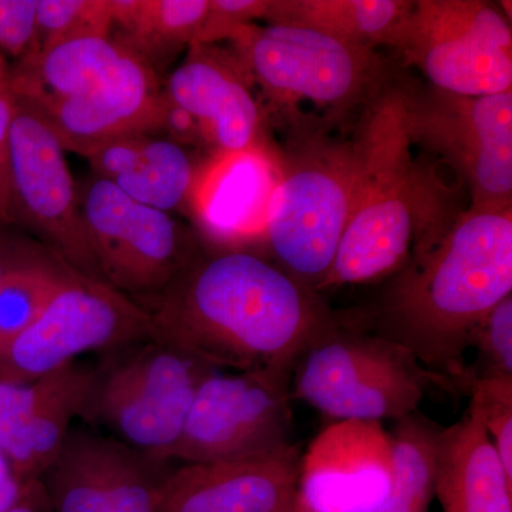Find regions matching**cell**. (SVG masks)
I'll return each instance as SVG.
<instances>
[{
  "label": "cell",
  "mask_w": 512,
  "mask_h": 512,
  "mask_svg": "<svg viewBox=\"0 0 512 512\" xmlns=\"http://www.w3.org/2000/svg\"><path fill=\"white\" fill-rule=\"evenodd\" d=\"M8 512H52L42 481H29L19 503Z\"/></svg>",
  "instance_id": "d590c367"
},
{
  "label": "cell",
  "mask_w": 512,
  "mask_h": 512,
  "mask_svg": "<svg viewBox=\"0 0 512 512\" xmlns=\"http://www.w3.org/2000/svg\"><path fill=\"white\" fill-rule=\"evenodd\" d=\"M356 144L315 143L281 167L268 211L265 242L276 264L319 293L348 227L357 180Z\"/></svg>",
  "instance_id": "52a82bcc"
},
{
  "label": "cell",
  "mask_w": 512,
  "mask_h": 512,
  "mask_svg": "<svg viewBox=\"0 0 512 512\" xmlns=\"http://www.w3.org/2000/svg\"><path fill=\"white\" fill-rule=\"evenodd\" d=\"M143 308L153 339L234 372L292 373L335 319L318 293L254 251H198Z\"/></svg>",
  "instance_id": "6da1fadb"
},
{
  "label": "cell",
  "mask_w": 512,
  "mask_h": 512,
  "mask_svg": "<svg viewBox=\"0 0 512 512\" xmlns=\"http://www.w3.org/2000/svg\"><path fill=\"white\" fill-rule=\"evenodd\" d=\"M440 427L420 413L396 420L390 431L393 477L389 495L373 512H429L436 488Z\"/></svg>",
  "instance_id": "4316f807"
},
{
  "label": "cell",
  "mask_w": 512,
  "mask_h": 512,
  "mask_svg": "<svg viewBox=\"0 0 512 512\" xmlns=\"http://www.w3.org/2000/svg\"><path fill=\"white\" fill-rule=\"evenodd\" d=\"M413 2L403 0H268V25L316 30L362 49L393 47Z\"/></svg>",
  "instance_id": "cb8c5ba5"
},
{
  "label": "cell",
  "mask_w": 512,
  "mask_h": 512,
  "mask_svg": "<svg viewBox=\"0 0 512 512\" xmlns=\"http://www.w3.org/2000/svg\"><path fill=\"white\" fill-rule=\"evenodd\" d=\"M444 512H512V478L498 457L476 404L440 429L436 488Z\"/></svg>",
  "instance_id": "7402d4cb"
},
{
  "label": "cell",
  "mask_w": 512,
  "mask_h": 512,
  "mask_svg": "<svg viewBox=\"0 0 512 512\" xmlns=\"http://www.w3.org/2000/svg\"><path fill=\"white\" fill-rule=\"evenodd\" d=\"M394 275L365 329L407 350L437 384L470 392L471 339L512 295V207H471Z\"/></svg>",
  "instance_id": "7a4b0ae2"
},
{
  "label": "cell",
  "mask_w": 512,
  "mask_h": 512,
  "mask_svg": "<svg viewBox=\"0 0 512 512\" xmlns=\"http://www.w3.org/2000/svg\"><path fill=\"white\" fill-rule=\"evenodd\" d=\"M436 383L407 350L333 319L293 367L292 399L335 421L400 420L416 413Z\"/></svg>",
  "instance_id": "5b68a950"
},
{
  "label": "cell",
  "mask_w": 512,
  "mask_h": 512,
  "mask_svg": "<svg viewBox=\"0 0 512 512\" xmlns=\"http://www.w3.org/2000/svg\"><path fill=\"white\" fill-rule=\"evenodd\" d=\"M76 269L45 245H22L0 279V355L72 278Z\"/></svg>",
  "instance_id": "484cf974"
},
{
  "label": "cell",
  "mask_w": 512,
  "mask_h": 512,
  "mask_svg": "<svg viewBox=\"0 0 512 512\" xmlns=\"http://www.w3.org/2000/svg\"><path fill=\"white\" fill-rule=\"evenodd\" d=\"M26 484L19 480L8 457L0 451V512H8L19 503Z\"/></svg>",
  "instance_id": "e575fe53"
},
{
  "label": "cell",
  "mask_w": 512,
  "mask_h": 512,
  "mask_svg": "<svg viewBox=\"0 0 512 512\" xmlns=\"http://www.w3.org/2000/svg\"><path fill=\"white\" fill-rule=\"evenodd\" d=\"M153 338L146 309L100 279L74 272L0 355V380L32 382L87 353L113 352Z\"/></svg>",
  "instance_id": "30bf717a"
},
{
  "label": "cell",
  "mask_w": 512,
  "mask_h": 512,
  "mask_svg": "<svg viewBox=\"0 0 512 512\" xmlns=\"http://www.w3.org/2000/svg\"><path fill=\"white\" fill-rule=\"evenodd\" d=\"M111 29L110 0H39L40 52L82 37H107Z\"/></svg>",
  "instance_id": "83f0119b"
},
{
  "label": "cell",
  "mask_w": 512,
  "mask_h": 512,
  "mask_svg": "<svg viewBox=\"0 0 512 512\" xmlns=\"http://www.w3.org/2000/svg\"><path fill=\"white\" fill-rule=\"evenodd\" d=\"M266 9L268 0H210L207 20L195 43L212 45L217 40H225L239 26L265 19Z\"/></svg>",
  "instance_id": "1f68e13d"
},
{
  "label": "cell",
  "mask_w": 512,
  "mask_h": 512,
  "mask_svg": "<svg viewBox=\"0 0 512 512\" xmlns=\"http://www.w3.org/2000/svg\"><path fill=\"white\" fill-rule=\"evenodd\" d=\"M114 39L158 74L197 42L210 0H110Z\"/></svg>",
  "instance_id": "d4e9b609"
},
{
  "label": "cell",
  "mask_w": 512,
  "mask_h": 512,
  "mask_svg": "<svg viewBox=\"0 0 512 512\" xmlns=\"http://www.w3.org/2000/svg\"><path fill=\"white\" fill-rule=\"evenodd\" d=\"M165 97L204 127L214 153L261 144L262 111L234 55L214 45H191L163 87Z\"/></svg>",
  "instance_id": "ffe728a7"
},
{
  "label": "cell",
  "mask_w": 512,
  "mask_h": 512,
  "mask_svg": "<svg viewBox=\"0 0 512 512\" xmlns=\"http://www.w3.org/2000/svg\"><path fill=\"white\" fill-rule=\"evenodd\" d=\"M173 463L72 427L39 480L52 512H160Z\"/></svg>",
  "instance_id": "5bb4252c"
},
{
  "label": "cell",
  "mask_w": 512,
  "mask_h": 512,
  "mask_svg": "<svg viewBox=\"0 0 512 512\" xmlns=\"http://www.w3.org/2000/svg\"><path fill=\"white\" fill-rule=\"evenodd\" d=\"M286 512H315L312 510L311 507H309L308 504L305 503V501L302 500L301 497H299V494L296 493L295 500L292 501L291 507L288 508V511Z\"/></svg>",
  "instance_id": "74e56055"
},
{
  "label": "cell",
  "mask_w": 512,
  "mask_h": 512,
  "mask_svg": "<svg viewBox=\"0 0 512 512\" xmlns=\"http://www.w3.org/2000/svg\"><path fill=\"white\" fill-rule=\"evenodd\" d=\"M39 0H0V56L20 60L40 52Z\"/></svg>",
  "instance_id": "4dcf8cb0"
},
{
  "label": "cell",
  "mask_w": 512,
  "mask_h": 512,
  "mask_svg": "<svg viewBox=\"0 0 512 512\" xmlns=\"http://www.w3.org/2000/svg\"><path fill=\"white\" fill-rule=\"evenodd\" d=\"M214 370L157 339L131 343L93 367L79 417L148 457L174 461L195 393Z\"/></svg>",
  "instance_id": "277c9868"
},
{
  "label": "cell",
  "mask_w": 512,
  "mask_h": 512,
  "mask_svg": "<svg viewBox=\"0 0 512 512\" xmlns=\"http://www.w3.org/2000/svg\"><path fill=\"white\" fill-rule=\"evenodd\" d=\"M158 74L128 49L119 66L83 96L35 104L64 150L84 154L114 138L160 133Z\"/></svg>",
  "instance_id": "ac0fdd59"
},
{
  "label": "cell",
  "mask_w": 512,
  "mask_h": 512,
  "mask_svg": "<svg viewBox=\"0 0 512 512\" xmlns=\"http://www.w3.org/2000/svg\"><path fill=\"white\" fill-rule=\"evenodd\" d=\"M94 175L140 204L163 212L187 210L198 165L185 147L161 133L114 138L83 156Z\"/></svg>",
  "instance_id": "44dd1931"
},
{
  "label": "cell",
  "mask_w": 512,
  "mask_h": 512,
  "mask_svg": "<svg viewBox=\"0 0 512 512\" xmlns=\"http://www.w3.org/2000/svg\"><path fill=\"white\" fill-rule=\"evenodd\" d=\"M77 200L97 275L141 306L200 251L170 214L140 204L97 175L77 185Z\"/></svg>",
  "instance_id": "9c48e42d"
},
{
  "label": "cell",
  "mask_w": 512,
  "mask_h": 512,
  "mask_svg": "<svg viewBox=\"0 0 512 512\" xmlns=\"http://www.w3.org/2000/svg\"><path fill=\"white\" fill-rule=\"evenodd\" d=\"M13 113H15V92H13L12 77H10V66L0 56V225L9 222V137Z\"/></svg>",
  "instance_id": "d6a6232c"
},
{
  "label": "cell",
  "mask_w": 512,
  "mask_h": 512,
  "mask_svg": "<svg viewBox=\"0 0 512 512\" xmlns=\"http://www.w3.org/2000/svg\"><path fill=\"white\" fill-rule=\"evenodd\" d=\"M413 146L437 154L470 190L471 207H512V90L470 97L406 92Z\"/></svg>",
  "instance_id": "8fae6325"
},
{
  "label": "cell",
  "mask_w": 512,
  "mask_h": 512,
  "mask_svg": "<svg viewBox=\"0 0 512 512\" xmlns=\"http://www.w3.org/2000/svg\"><path fill=\"white\" fill-rule=\"evenodd\" d=\"M20 247H22V245L13 244L9 239L3 237V232L0 231V279H2L9 265L12 264L15 256L18 255Z\"/></svg>",
  "instance_id": "8d00e7d4"
},
{
  "label": "cell",
  "mask_w": 512,
  "mask_h": 512,
  "mask_svg": "<svg viewBox=\"0 0 512 512\" xmlns=\"http://www.w3.org/2000/svg\"><path fill=\"white\" fill-rule=\"evenodd\" d=\"M291 377L285 370H214L195 393L173 460H239L291 443Z\"/></svg>",
  "instance_id": "7c38bea8"
},
{
  "label": "cell",
  "mask_w": 512,
  "mask_h": 512,
  "mask_svg": "<svg viewBox=\"0 0 512 512\" xmlns=\"http://www.w3.org/2000/svg\"><path fill=\"white\" fill-rule=\"evenodd\" d=\"M128 47L114 37H82L42 50L10 66L15 93L36 104L83 96L103 82Z\"/></svg>",
  "instance_id": "603a6c76"
},
{
  "label": "cell",
  "mask_w": 512,
  "mask_h": 512,
  "mask_svg": "<svg viewBox=\"0 0 512 512\" xmlns=\"http://www.w3.org/2000/svg\"><path fill=\"white\" fill-rule=\"evenodd\" d=\"M93 367L73 362L32 382L0 380V451L22 483L39 480L55 460L82 412Z\"/></svg>",
  "instance_id": "2e32d148"
},
{
  "label": "cell",
  "mask_w": 512,
  "mask_h": 512,
  "mask_svg": "<svg viewBox=\"0 0 512 512\" xmlns=\"http://www.w3.org/2000/svg\"><path fill=\"white\" fill-rule=\"evenodd\" d=\"M359 180L348 227L320 291L372 284L430 251L446 224V188L413 156L406 90L377 94L360 131Z\"/></svg>",
  "instance_id": "3957f363"
},
{
  "label": "cell",
  "mask_w": 512,
  "mask_h": 512,
  "mask_svg": "<svg viewBox=\"0 0 512 512\" xmlns=\"http://www.w3.org/2000/svg\"><path fill=\"white\" fill-rule=\"evenodd\" d=\"M392 477V441L382 423L339 420L302 454L298 494L315 512H373Z\"/></svg>",
  "instance_id": "9a60e30c"
},
{
  "label": "cell",
  "mask_w": 512,
  "mask_h": 512,
  "mask_svg": "<svg viewBox=\"0 0 512 512\" xmlns=\"http://www.w3.org/2000/svg\"><path fill=\"white\" fill-rule=\"evenodd\" d=\"M64 151L42 111L15 93L9 137V222L25 225L80 274L100 279Z\"/></svg>",
  "instance_id": "4fadbf2b"
},
{
  "label": "cell",
  "mask_w": 512,
  "mask_h": 512,
  "mask_svg": "<svg viewBox=\"0 0 512 512\" xmlns=\"http://www.w3.org/2000/svg\"><path fill=\"white\" fill-rule=\"evenodd\" d=\"M234 43L249 83L258 84L276 107L312 106L339 117L375 99L383 84V64L375 50L340 42L298 26H239Z\"/></svg>",
  "instance_id": "8992f818"
},
{
  "label": "cell",
  "mask_w": 512,
  "mask_h": 512,
  "mask_svg": "<svg viewBox=\"0 0 512 512\" xmlns=\"http://www.w3.org/2000/svg\"><path fill=\"white\" fill-rule=\"evenodd\" d=\"M394 49L434 89L460 96L512 90L511 22L481 0H417Z\"/></svg>",
  "instance_id": "ba28073f"
},
{
  "label": "cell",
  "mask_w": 512,
  "mask_h": 512,
  "mask_svg": "<svg viewBox=\"0 0 512 512\" xmlns=\"http://www.w3.org/2000/svg\"><path fill=\"white\" fill-rule=\"evenodd\" d=\"M160 133L183 147L214 150L200 121L165 97L164 93L161 94Z\"/></svg>",
  "instance_id": "836d02e7"
},
{
  "label": "cell",
  "mask_w": 512,
  "mask_h": 512,
  "mask_svg": "<svg viewBox=\"0 0 512 512\" xmlns=\"http://www.w3.org/2000/svg\"><path fill=\"white\" fill-rule=\"evenodd\" d=\"M279 171L262 143L237 153L218 151L198 165L187 212L217 251H248V244L265 237Z\"/></svg>",
  "instance_id": "e0dca14e"
},
{
  "label": "cell",
  "mask_w": 512,
  "mask_h": 512,
  "mask_svg": "<svg viewBox=\"0 0 512 512\" xmlns=\"http://www.w3.org/2000/svg\"><path fill=\"white\" fill-rule=\"evenodd\" d=\"M471 348L477 352L476 363L468 367L471 386L481 380L512 379V295L488 313Z\"/></svg>",
  "instance_id": "f1b7e54d"
},
{
  "label": "cell",
  "mask_w": 512,
  "mask_h": 512,
  "mask_svg": "<svg viewBox=\"0 0 512 512\" xmlns=\"http://www.w3.org/2000/svg\"><path fill=\"white\" fill-rule=\"evenodd\" d=\"M488 437L512 478V379L481 380L471 386Z\"/></svg>",
  "instance_id": "f546056e"
},
{
  "label": "cell",
  "mask_w": 512,
  "mask_h": 512,
  "mask_svg": "<svg viewBox=\"0 0 512 512\" xmlns=\"http://www.w3.org/2000/svg\"><path fill=\"white\" fill-rule=\"evenodd\" d=\"M301 456L289 443L262 456L183 464L160 512H286L298 493Z\"/></svg>",
  "instance_id": "d6986e66"
}]
</instances>
